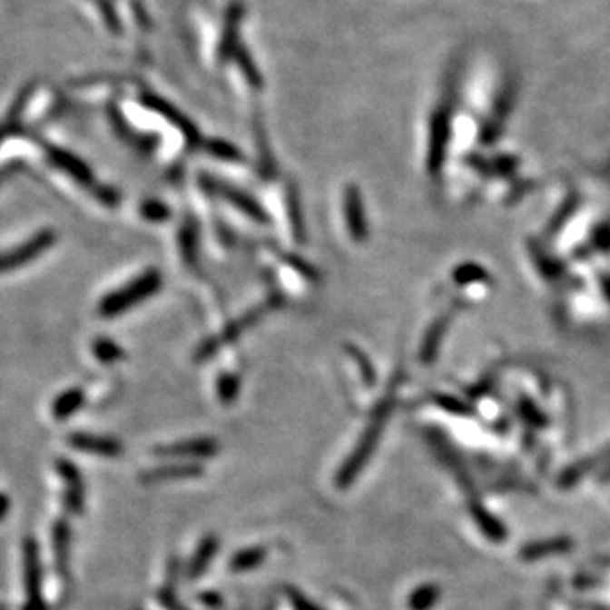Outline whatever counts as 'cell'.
<instances>
[{
	"label": "cell",
	"instance_id": "6da1fadb",
	"mask_svg": "<svg viewBox=\"0 0 610 610\" xmlns=\"http://www.w3.org/2000/svg\"><path fill=\"white\" fill-rule=\"evenodd\" d=\"M158 289H161V273H156V271H149V273H144L143 277L134 279L131 285L123 287V289L113 292V295L105 297L103 302H101L99 312H101V316H105V319H111V316H117L121 312H125L131 307H134V304H139L144 299H149L152 292H156Z\"/></svg>",
	"mask_w": 610,
	"mask_h": 610
},
{
	"label": "cell",
	"instance_id": "7a4b0ae2",
	"mask_svg": "<svg viewBox=\"0 0 610 610\" xmlns=\"http://www.w3.org/2000/svg\"><path fill=\"white\" fill-rule=\"evenodd\" d=\"M55 241V233L52 230L40 231L34 235L26 243L18 245L16 250H10L6 253H0V273H8L22 265L34 261L38 255H42L46 250H50L52 243Z\"/></svg>",
	"mask_w": 610,
	"mask_h": 610
},
{
	"label": "cell",
	"instance_id": "3957f363",
	"mask_svg": "<svg viewBox=\"0 0 610 610\" xmlns=\"http://www.w3.org/2000/svg\"><path fill=\"white\" fill-rule=\"evenodd\" d=\"M200 182H202V186L206 188L208 192H216V194L223 196L225 200H230L233 203V206L240 208L243 213H247V216L253 218L255 221H259V223H267L269 221L267 212L261 206H259V203L251 196L243 194L241 190H235V188L223 184V182H218V180L208 178V176H203L200 180Z\"/></svg>",
	"mask_w": 610,
	"mask_h": 610
},
{
	"label": "cell",
	"instance_id": "277c9868",
	"mask_svg": "<svg viewBox=\"0 0 610 610\" xmlns=\"http://www.w3.org/2000/svg\"><path fill=\"white\" fill-rule=\"evenodd\" d=\"M243 3L233 0V3L225 10L223 18V36L220 42V58L221 62H228L231 55H235L237 48H240V26L243 20Z\"/></svg>",
	"mask_w": 610,
	"mask_h": 610
},
{
	"label": "cell",
	"instance_id": "5b68a950",
	"mask_svg": "<svg viewBox=\"0 0 610 610\" xmlns=\"http://www.w3.org/2000/svg\"><path fill=\"white\" fill-rule=\"evenodd\" d=\"M143 101H144L146 107L156 111L158 115H162L166 121H171L176 129L182 131V134L188 139L190 144H198L202 141L198 129L194 127V123H192L188 117H184L182 113H180L174 105L168 103V101H164L162 97H158V95H144Z\"/></svg>",
	"mask_w": 610,
	"mask_h": 610
},
{
	"label": "cell",
	"instance_id": "8992f818",
	"mask_svg": "<svg viewBox=\"0 0 610 610\" xmlns=\"http://www.w3.org/2000/svg\"><path fill=\"white\" fill-rule=\"evenodd\" d=\"M48 156H50V161L60 168V171L75 178L77 182H82V184L93 182V172L89 171V166L82 161V158H77L75 154L67 152L64 149H58V146H48Z\"/></svg>",
	"mask_w": 610,
	"mask_h": 610
},
{
	"label": "cell",
	"instance_id": "52a82bcc",
	"mask_svg": "<svg viewBox=\"0 0 610 610\" xmlns=\"http://www.w3.org/2000/svg\"><path fill=\"white\" fill-rule=\"evenodd\" d=\"M72 445L87 450V453H99V455H109L115 457L121 453V445L115 443V440H107V438H97V437H87V435H74L72 437Z\"/></svg>",
	"mask_w": 610,
	"mask_h": 610
},
{
	"label": "cell",
	"instance_id": "ba28073f",
	"mask_svg": "<svg viewBox=\"0 0 610 610\" xmlns=\"http://www.w3.org/2000/svg\"><path fill=\"white\" fill-rule=\"evenodd\" d=\"M32 89H34V85H28V87L22 89L18 99H16V103L13 107V111H10V115L3 123H0V143H3L8 137V134H13L18 129V117H20V113H22V107L26 105V101H28V97L32 93Z\"/></svg>",
	"mask_w": 610,
	"mask_h": 610
},
{
	"label": "cell",
	"instance_id": "9c48e42d",
	"mask_svg": "<svg viewBox=\"0 0 610 610\" xmlns=\"http://www.w3.org/2000/svg\"><path fill=\"white\" fill-rule=\"evenodd\" d=\"M346 212H348V220H349V230H352L354 237L359 240V237L364 235V213H361V203H359V196L356 190L348 192Z\"/></svg>",
	"mask_w": 610,
	"mask_h": 610
},
{
	"label": "cell",
	"instance_id": "30bf717a",
	"mask_svg": "<svg viewBox=\"0 0 610 610\" xmlns=\"http://www.w3.org/2000/svg\"><path fill=\"white\" fill-rule=\"evenodd\" d=\"M235 62H237V65H240L241 74L245 75L247 84L253 85V87H261V85H263L261 74H259L257 65L253 64V58H251L250 52H247L243 46L237 48V52H235Z\"/></svg>",
	"mask_w": 610,
	"mask_h": 610
},
{
	"label": "cell",
	"instance_id": "8fae6325",
	"mask_svg": "<svg viewBox=\"0 0 610 610\" xmlns=\"http://www.w3.org/2000/svg\"><path fill=\"white\" fill-rule=\"evenodd\" d=\"M206 149L212 156L221 158V161H230V162H240L243 161V156L237 149L235 144L228 143V141H221V139H212L206 143Z\"/></svg>",
	"mask_w": 610,
	"mask_h": 610
},
{
	"label": "cell",
	"instance_id": "7c38bea8",
	"mask_svg": "<svg viewBox=\"0 0 610 610\" xmlns=\"http://www.w3.org/2000/svg\"><path fill=\"white\" fill-rule=\"evenodd\" d=\"M216 450V445L208 443V440H194L190 445H178L171 448H161V453L164 455H176V457H186V455H212Z\"/></svg>",
	"mask_w": 610,
	"mask_h": 610
},
{
	"label": "cell",
	"instance_id": "4fadbf2b",
	"mask_svg": "<svg viewBox=\"0 0 610 610\" xmlns=\"http://www.w3.org/2000/svg\"><path fill=\"white\" fill-rule=\"evenodd\" d=\"M82 401H84L82 391H79V389L67 391V393L62 395V398L58 401L54 403V413H55V417H58V419H60V417L72 415L77 409V407L82 405Z\"/></svg>",
	"mask_w": 610,
	"mask_h": 610
},
{
	"label": "cell",
	"instance_id": "5bb4252c",
	"mask_svg": "<svg viewBox=\"0 0 610 610\" xmlns=\"http://www.w3.org/2000/svg\"><path fill=\"white\" fill-rule=\"evenodd\" d=\"M141 213L144 216V220L149 221H164L171 216V212L164 206L162 202H156V200H149L144 202L141 206Z\"/></svg>",
	"mask_w": 610,
	"mask_h": 610
},
{
	"label": "cell",
	"instance_id": "9a60e30c",
	"mask_svg": "<svg viewBox=\"0 0 610 610\" xmlns=\"http://www.w3.org/2000/svg\"><path fill=\"white\" fill-rule=\"evenodd\" d=\"M93 352L103 364H111V361H115L123 356V349L111 340H97L93 346Z\"/></svg>",
	"mask_w": 610,
	"mask_h": 610
},
{
	"label": "cell",
	"instance_id": "2e32d148",
	"mask_svg": "<svg viewBox=\"0 0 610 610\" xmlns=\"http://www.w3.org/2000/svg\"><path fill=\"white\" fill-rule=\"evenodd\" d=\"M261 561H263V551L261 549H251V551L241 553V556H237L231 565H233V569L241 571V569H251L253 565L261 563Z\"/></svg>",
	"mask_w": 610,
	"mask_h": 610
},
{
	"label": "cell",
	"instance_id": "e0dca14e",
	"mask_svg": "<svg viewBox=\"0 0 610 610\" xmlns=\"http://www.w3.org/2000/svg\"><path fill=\"white\" fill-rule=\"evenodd\" d=\"M289 210H290V220H292V228H295L297 240H302V223H300V208L295 196V190L289 192Z\"/></svg>",
	"mask_w": 610,
	"mask_h": 610
},
{
	"label": "cell",
	"instance_id": "ac0fdd59",
	"mask_svg": "<svg viewBox=\"0 0 610 610\" xmlns=\"http://www.w3.org/2000/svg\"><path fill=\"white\" fill-rule=\"evenodd\" d=\"M99 8H101V13H103V18L107 22V26L113 32H115V34H119L121 32V22H119V18L115 15V8H113L109 5V0H99Z\"/></svg>",
	"mask_w": 610,
	"mask_h": 610
},
{
	"label": "cell",
	"instance_id": "d6986e66",
	"mask_svg": "<svg viewBox=\"0 0 610 610\" xmlns=\"http://www.w3.org/2000/svg\"><path fill=\"white\" fill-rule=\"evenodd\" d=\"M180 241H182L184 257L192 261V259H194V255H196V231L192 228L182 230V237H180Z\"/></svg>",
	"mask_w": 610,
	"mask_h": 610
},
{
	"label": "cell",
	"instance_id": "ffe728a7",
	"mask_svg": "<svg viewBox=\"0 0 610 610\" xmlns=\"http://www.w3.org/2000/svg\"><path fill=\"white\" fill-rule=\"evenodd\" d=\"M220 391L223 393L225 401H230L233 398V395H235V391H237V379L233 376H225L221 379V383H220Z\"/></svg>",
	"mask_w": 610,
	"mask_h": 610
},
{
	"label": "cell",
	"instance_id": "44dd1931",
	"mask_svg": "<svg viewBox=\"0 0 610 610\" xmlns=\"http://www.w3.org/2000/svg\"><path fill=\"white\" fill-rule=\"evenodd\" d=\"M97 196L101 198V202L105 203V206H117V202H119V194L111 188H99Z\"/></svg>",
	"mask_w": 610,
	"mask_h": 610
}]
</instances>
